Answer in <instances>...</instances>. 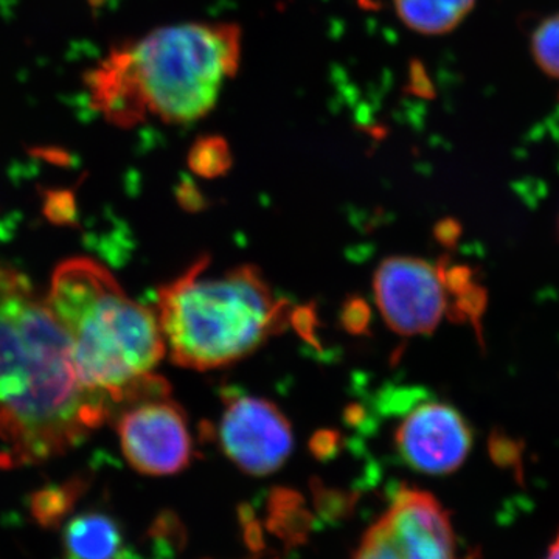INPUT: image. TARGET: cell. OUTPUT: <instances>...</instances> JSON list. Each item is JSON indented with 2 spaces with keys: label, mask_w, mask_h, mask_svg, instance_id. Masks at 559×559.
<instances>
[{
  "label": "cell",
  "mask_w": 559,
  "mask_h": 559,
  "mask_svg": "<svg viewBox=\"0 0 559 559\" xmlns=\"http://www.w3.org/2000/svg\"><path fill=\"white\" fill-rule=\"evenodd\" d=\"M84 481L79 479L64 485H55L36 492L32 499V513L44 527H53L60 524L62 518L75 506L81 495Z\"/></svg>",
  "instance_id": "cell-12"
},
{
  "label": "cell",
  "mask_w": 559,
  "mask_h": 559,
  "mask_svg": "<svg viewBox=\"0 0 559 559\" xmlns=\"http://www.w3.org/2000/svg\"><path fill=\"white\" fill-rule=\"evenodd\" d=\"M374 296L385 322L401 336L432 333L450 312L440 264L425 260H385L374 275Z\"/></svg>",
  "instance_id": "cell-7"
},
{
  "label": "cell",
  "mask_w": 559,
  "mask_h": 559,
  "mask_svg": "<svg viewBox=\"0 0 559 559\" xmlns=\"http://www.w3.org/2000/svg\"><path fill=\"white\" fill-rule=\"evenodd\" d=\"M80 380L64 330L22 272L0 264V466L64 454L110 417Z\"/></svg>",
  "instance_id": "cell-1"
},
{
  "label": "cell",
  "mask_w": 559,
  "mask_h": 559,
  "mask_svg": "<svg viewBox=\"0 0 559 559\" xmlns=\"http://www.w3.org/2000/svg\"><path fill=\"white\" fill-rule=\"evenodd\" d=\"M393 3L400 20L411 31L439 36L457 28L476 0H393Z\"/></svg>",
  "instance_id": "cell-11"
},
{
  "label": "cell",
  "mask_w": 559,
  "mask_h": 559,
  "mask_svg": "<svg viewBox=\"0 0 559 559\" xmlns=\"http://www.w3.org/2000/svg\"><path fill=\"white\" fill-rule=\"evenodd\" d=\"M353 559H462L443 506L421 489L401 488L360 540Z\"/></svg>",
  "instance_id": "cell-5"
},
{
  "label": "cell",
  "mask_w": 559,
  "mask_h": 559,
  "mask_svg": "<svg viewBox=\"0 0 559 559\" xmlns=\"http://www.w3.org/2000/svg\"><path fill=\"white\" fill-rule=\"evenodd\" d=\"M64 330L80 380L114 406L168 396L170 385L153 374L165 355L159 319L127 296L103 264L62 261L47 297Z\"/></svg>",
  "instance_id": "cell-3"
},
{
  "label": "cell",
  "mask_w": 559,
  "mask_h": 559,
  "mask_svg": "<svg viewBox=\"0 0 559 559\" xmlns=\"http://www.w3.org/2000/svg\"><path fill=\"white\" fill-rule=\"evenodd\" d=\"M544 559H559V533L554 543L550 544L549 550H547V555Z\"/></svg>",
  "instance_id": "cell-21"
},
{
  "label": "cell",
  "mask_w": 559,
  "mask_h": 559,
  "mask_svg": "<svg viewBox=\"0 0 559 559\" xmlns=\"http://www.w3.org/2000/svg\"><path fill=\"white\" fill-rule=\"evenodd\" d=\"M190 170L205 179H215L226 175L231 167L229 143L221 135H202L190 148Z\"/></svg>",
  "instance_id": "cell-13"
},
{
  "label": "cell",
  "mask_w": 559,
  "mask_h": 559,
  "mask_svg": "<svg viewBox=\"0 0 559 559\" xmlns=\"http://www.w3.org/2000/svg\"><path fill=\"white\" fill-rule=\"evenodd\" d=\"M178 198L180 204L183 205L187 210H198L201 209L202 205V197L200 191L194 189L193 183L187 180L186 183L178 189Z\"/></svg>",
  "instance_id": "cell-19"
},
{
  "label": "cell",
  "mask_w": 559,
  "mask_h": 559,
  "mask_svg": "<svg viewBox=\"0 0 559 559\" xmlns=\"http://www.w3.org/2000/svg\"><path fill=\"white\" fill-rule=\"evenodd\" d=\"M46 213L50 219L60 221V223L72 219L75 215V198H73L72 191H49L46 200Z\"/></svg>",
  "instance_id": "cell-16"
},
{
  "label": "cell",
  "mask_w": 559,
  "mask_h": 559,
  "mask_svg": "<svg viewBox=\"0 0 559 559\" xmlns=\"http://www.w3.org/2000/svg\"><path fill=\"white\" fill-rule=\"evenodd\" d=\"M66 559H135L119 522L102 511L73 518L62 532Z\"/></svg>",
  "instance_id": "cell-10"
},
{
  "label": "cell",
  "mask_w": 559,
  "mask_h": 559,
  "mask_svg": "<svg viewBox=\"0 0 559 559\" xmlns=\"http://www.w3.org/2000/svg\"><path fill=\"white\" fill-rule=\"evenodd\" d=\"M218 437L227 457L252 476L274 473L293 450L285 415L270 401L237 393L226 396Z\"/></svg>",
  "instance_id": "cell-8"
},
{
  "label": "cell",
  "mask_w": 559,
  "mask_h": 559,
  "mask_svg": "<svg viewBox=\"0 0 559 559\" xmlns=\"http://www.w3.org/2000/svg\"><path fill=\"white\" fill-rule=\"evenodd\" d=\"M334 448H336V433H319V436H316L314 440H312V451L320 455V457H325V455L331 454Z\"/></svg>",
  "instance_id": "cell-20"
},
{
  "label": "cell",
  "mask_w": 559,
  "mask_h": 559,
  "mask_svg": "<svg viewBox=\"0 0 559 559\" xmlns=\"http://www.w3.org/2000/svg\"><path fill=\"white\" fill-rule=\"evenodd\" d=\"M369 322L370 308L367 307L366 301L352 299L345 304L344 311H342V323L349 333H364L369 326Z\"/></svg>",
  "instance_id": "cell-17"
},
{
  "label": "cell",
  "mask_w": 559,
  "mask_h": 559,
  "mask_svg": "<svg viewBox=\"0 0 559 559\" xmlns=\"http://www.w3.org/2000/svg\"><path fill=\"white\" fill-rule=\"evenodd\" d=\"M124 457L148 476H171L189 466L193 443L186 414L168 396L128 404L117 421Z\"/></svg>",
  "instance_id": "cell-6"
},
{
  "label": "cell",
  "mask_w": 559,
  "mask_h": 559,
  "mask_svg": "<svg viewBox=\"0 0 559 559\" xmlns=\"http://www.w3.org/2000/svg\"><path fill=\"white\" fill-rule=\"evenodd\" d=\"M91 7L94 9H100L102 5H105L106 0H87Z\"/></svg>",
  "instance_id": "cell-22"
},
{
  "label": "cell",
  "mask_w": 559,
  "mask_h": 559,
  "mask_svg": "<svg viewBox=\"0 0 559 559\" xmlns=\"http://www.w3.org/2000/svg\"><path fill=\"white\" fill-rule=\"evenodd\" d=\"M532 51L540 70L551 79L559 80V13L547 17L536 27Z\"/></svg>",
  "instance_id": "cell-15"
},
{
  "label": "cell",
  "mask_w": 559,
  "mask_h": 559,
  "mask_svg": "<svg viewBox=\"0 0 559 559\" xmlns=\"http://www.w3.org/2000/svg\"><path fill=\"white\" fill-rule=\"evenodd\" d=\"M558 237H559V216H558Z\"/></svg>",
  "instance_id": "cell-23"
},
{
  "label": "cell",
  "mask_w": 559,
  "mask_h": 559,
  "mask_svg": "<svg viewBox=\"0 0 559 559\" xmlns=\"http://www.w3.org/2000/svg\"><path fill=\"white\" fill-rule=\"evenodd\" d=\"M473 432L466 419L448 404H419L396 430V448L404 462L419 473L450 474L468 459Z\"/></svg>",
  "instance_id": "cell-9"
},
{
  "label": "cell",
  "mask_w": 559,
  "mask_h": 559,
  "mask_svg": "<svg viewBox=\"0 0 559 559\" xmlns=\"http://www.w3.org/2000/svg\"><path fill=\"white\" fill-rule=\"evenodd\" d=\"M241 38L235 24H180L110 50L87 75L92 108L121 128L148 114L165 123L200 120L237 75Z\"/></svg>",
  "instance_id": "cell-2"
},
{
  "label": "cell",
  "mask_w": 559,
  "mask_h": 559,
  "mask_svg": "<svg viewBox=\"0 0 559 559\" xmlns=\"http://www.w3.org/2000/svg\"><path fill=\"white\" fill-rule=\"evenodd\" d=\"M209 259L198 260L160 288L157 300L165 347L187 369H216L246 358L290 323L293 314L255 267L209 277Z\"/></svg>",
  "instance_id": "cell-4"
},
{
  "label": "cell",
  "mask_w": 559,
  "mask_h": 559,
  "mask_svg": "<svg viewBox=\"0 0 559 559\" xmlns=\"http://www.w3.org/2000/svg\"><path fill=\"white\" fill-rule=\"evenodd\" d=\"M290 323H293L305 337H308V340L311 341L312 336H314L316 316L310 307L293 311V314H290Z\"/></svg>",
  "instance_id": "cell-18"
},
{
  "label": "cell",
  "mask_w": 559,
  "mask_h": 559,
  "mask_svg": "<svg viewBox=\"0 0 559 559\" xmlns=\"http://www.w3.org/2000/svg\"><path fill=\"white\" fill-rule=\"evenodd\" d=\"M299 495L290 489H275L271 499V525L280 535L299 536L308 527L307 511L301 509Z\"/></svg>",
  "instance_id": "cell-14"
}]
</instances>
